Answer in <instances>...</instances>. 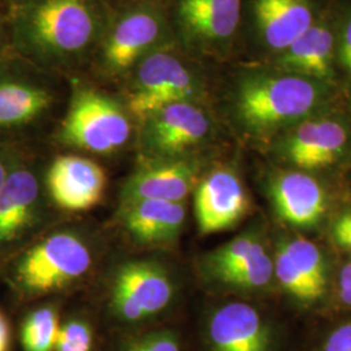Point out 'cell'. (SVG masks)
Returning <instances> with one entry per match:
<instances>
[{
  "instance_id": "cell-1",
  "label": "cell",
  "mask_w": 351,
  "mask_h": 351,
  "mask_svg": "<svg viewBox=\"0 0 351 351\" xmlns=\"http://www.w3.org/2000/svg\"><path fill=\"white\" fill-rule=\"evenodd\" d=\"M93 263V251L85 239L73 232H56L27 250L14 275L26 293L46 295L82 280Z\"/></svg>"
},
{
  "instance_id": "cell-2",
  "label": "cell",
  "mask_w": 351,
  "mask_h": 351,
  "mask_svg": "<svg viewBox=\"0 0 351 351\" xmlns=\"http://www.w3.org/2000/svg\"><path fill=\"white\" fill-rule=\"evenodd\" d=\"M319 95V88L304 77H261L242 85L239 111L249 125L267 129L313 111Z\"/></svg>"
},
{
  "instance_id": "cell-3",
  "label": "cell",
  "mask_w": 351,
  "mask_h": 351,
  "mask_svg": "<svg viewBox=\"0 0 351 351\" xmlns=\"http://www.w3.org/2000/svg\"><path fill=\"white\" fill-rule=\"evenodd\" d=\"M60 137L78 149L111 154L130 137V123L111 98L90 88L77 91L64 119Z\"/></svg>"
},
{
  "instance_id": "cell-4",
  "label": "cell",
  "mask_w": 351,
  "mask_h": 351,
  "mask_svg": "<svg viewBox=\"0 0 351 351\" xmlns=\"http://www.w3.org/2000/svg\"><path fill=\"white\" fill-rule=\"evenodd\" d=\"M175 293V282L163 264L128 261L113 274L110 308L120 322L141 323L167 310Z\"/></svg>"
},
{
  "instance_id": "cell-5",
  "label": "cell",
  "mask_w": 351,
  "mask_h": 351,
  "mask_svg": "<svg viewBox=\"0 0 351 351\" xmlns=\"http://www.w3.org/2000/svg\"><path fill=\"white\" fill-rule=\"evenodd\" d=\"M94 32V13L85 0H42L30 17L36 43L56 55L84 50Z\"/></svg>"
},
{
  "instance_id": "cell-6",
  "label": "cell",
  "mask_w": 351,
  "mask_h": 351,
  "mask_svg": "<svg viewBox=\"0 0 351 351\" xmlns=\"http://www.w3.org/2000/svg\"><path fill=\"white\" fill-rule=\"evenodd\" d=\"M194 84L188 69L168 53L150 55L139 66L129 95V111L146 121L165 106L190 101Z\"/></svg>"
},
{
  "instance_id": "cell-7",
  "label": "cell",
  "mask_w": 351,
  "mask_h": 351,
  "mask_svg": "<svg viewBox=\"0 0 351 351\" xmlns=\"http://www.w3.org/2000/svg\"><path fill=\"white\" fill-rule=\"evenodd\" d=\"M46 182L51 199L59 208L68 213H84L101 201L107 176L94 160L64 155L51 164Z\"/></svg>"
},
{
  "instance_id": "cell-8",
  "label": "cell",
  "mask_w": 351,
  "mask_h": 351,
  "mask_svg": "<svg viewBox=\"0 0 351 351\" xmlns=\"http://www.w3.org/2000/svg\"><path fill=\"white\" fill-rule=\"evenodd\" d=\"M249 208V199L239 176L216 169L197 186L194 210L203 234L219 233L236 226Z\"/></svg>"
},
{
  "instance_id": "cell-9",
  "label": "cell",
  "mask_w": 351,
  "mask_h": 351,
  "mask_svg": "<svg viewBox=\"0 0 351 351\" xmlns=\"http://www.w3.org/2000/svg\"><path fill=\"white\" fill-rule=\"evenodd\" d=\"M195 181V168L184 160H155L129 177L120 194V208L141 201L184 203Z\"/></svg>"
},
{
  "instance_id": "cell-10",
  "label": "cell",
  "mask_w": 351,
  "mask_h": 351,
  "mask_svg": "<svg viewBox=\"0 0 351 351\" xmlns=\"http://www.w3.org/2000/svg\"><path fill=\"white\" fill-rule=\"evenodd\" d=\"M146 145L156 155H175L199 143L210 130L206 113L191 101L165 106L146 121Z\"/></svg>"
},
{
  "instance_id": "cell-11",
  "label": "cell",
  "mask_w": 351,
  "mask_h": 351,
  "mask_svg": "<svg viewBox=\"0 0 351 351\" xmlns=\"http://www.w3.org/2000/svg\"><path fill=\"white\" fill-rule=\"evenodd\" d=\"M213 351H269V335L259 313L232 302L213 313L208 323Z\"/></svg>"
},
{
  "instance_id": "cell-12",
  "label": "cell",
  "mask_w": 351,
  "mask_h": 351,
  "mask_svg": "<svg viewBox=\"0 0 351 351\" xmlns=\"http://www.w3.org/2000/svg\"><path fill=\"white\" fill-rule=\"evenodd\" d=\"M123 226L139 245L162 247L176 242L186 219L184 203L141 201L120 208Z\"/></svg>"
},
{
  "instance_id": "cell-13",
  "label": "cell",
  "mask_w": 351,
  "mask_h": 351,
  "mask_svg": "<svg viewBox=\"0 0 351 351\" xmlns=\"http://www.w3.org/2000/svg\"><path fill=\"white\" fill-rule=\"evenodd\" d=\"M272 198L278 215L293 226H313L326 211L324 190L311 176L301 172L277 176Z\"/></svg>"
},
{
  "instance_id": "cell-14",
  "label": "cell",
  "mask_w": 351,
  "mask_h": 351,
  "mask_svg": "<svg viewBox=\"0 0 351 351\" xmlns=\"http://www.w3.org/2000/svg\"><path fill=\"white\" fill-rule=\"evenodd\" d=\"M346 142L348 132L337 121H307L289 139V159L303 169L323 168L339 158Z\"/></svg>"
},
{
  "instance_id": "cell-15",
  "label": "cell",
  "mask_w": 351,
  "mask_h": 351,
  "mask_svg": "<svg viewBox=\"0 0 351 351\" xmlns=\"http://www.w3.org/2000/svg\"><path fill=\"white\" fill-rule=\"evenodd\" d=\"M254 13L265 43L284 51L314 25L307 0H255Z\"/></svg>"
},
{
  "instance_id": "cell-16",
  "label": "cell",
  "mask_w": 351,
  "mask_h": 351,
  "mask_svg": "<svg viewBox=\"0 0 351 351\" xmlns=\"http://www.w3.org/2000/svg\"><path fill=\"white\" fill-rule=\"evenodd\" d=\"M39 199L37 177L14 169L0 190V246L19 239L33 223Z\"/></svg>"
},
{
  "instance_id": "cell-17",
  "label": "cell",
  "mask_w": 351,
  "mask_h": 351,
  "mask_svg": "<svg viewBox=\"0 0 351 351\" xmlns=\"http://www.w3.org/2000/svg\"><path fill=\"white\" fill-rule=\"evenodd\" d=\"M160 34V23L154 13L137 11L123 17L106 42L104 62L113 71H124L149 50Z\"/></svg>"
},
{
  "instance_id": "cell-18",
  "label": "cell",
  "mask_w": 351,
  "mask_h": 351,
  "mask_svg": "<svg viewBox=\"0 0 351 351\" xmlns=\"http://www.w3.org/2000/svg\"><path fill=\"white\" fill-rule=\"evenodd\" d=\"M178 13L193 34L211 40L226 39L239 26L241 0H180Z\"/></svg>"
},
{
  "instance_id": "cell-19",
  "label": "cell",
  "mask_w": 351,
  "mask_h": 351,
  "mask_svg": "<svg viewBox=\"0 0 351 351\" xmlns=\"http://www.w3.org/2000/svg\"><path fill=\"white\" fill-rule=\"evenodd\" d=\"M335 38L323 25H313L295 39L281 56L285 68L314 78H329L332 75V56Z\"/></svg>"
},
{
  "instance_id": "cell-20",
  "label": "cell",
  "mask_w": 351,
  "mask_h": 351,
  "mask_svg": "<svg viewBox=\"0 0 351 351\" xmlns=\"http://www.w3.org/2000/svg\"><path fill=\"white\" fill-rule=\"evenodd\" d=\"M50 104L51 95L45 88L24 82H0V128L26 124Z\"/></svg>"
},
{
  "instance_id": "cell-21",
  "label": "cell",
  "mask_w": 351,
  "mask_h": 351,
  "mask_svg": "<svg viewBox=\"0 0 351 351\" xmlns=\"http://www.w3.org/2000/svg\"><path fill=\"white\" fill-rule=\"evenodd\" d=\"M60 329L58 310L42 306L26 316L21 326V343L25 351H55Z\"/></svg>"
},
{
  "instance_id": "cell-22",
  "label": "cell",
  "mask_w": 351,
  "mask_h": 351,
  "mask_svg": "<svg viewBox=\"0 0 351 351\" xmlns=\"http://www.w3.org/2000/svg\"><path fill=\"white\" fill-rule=\"evenodd\" d=\"M282 249L320 298L326 291V264L320 250L311 241L302 237L290 241Z\"/></svg>"
},
{
  "instance_id": "cell-23",
  "label": "cell",
  "mask_w": 351,
  "mask_h": 351,
  "mask_svg": "<svg viewBox=\"0 0 351 351\" xmlns=\"http://www.w3.org/2000/svg\"><path fill=\"white\" fill-rule=\"evenodd\" d=\"M262 242L254 234H242L226 245L220 246L219 249L213 251L206 258V268L207 272L216 280H219L223 275L233 271L234 268L245 263L251 255L258 250Z\"/></svg>"
},
{
  "instance_id": "cell-24",
  "label": "cell",
  "mask_w": 351,
  "mask_h": 351,
  "mask_svg": "<svg viewBox=\"0 0 351 351\" xmlns=\"http://www.w3.org/2000/svg\"><path fill=\"white\" fill-rule=\"evenodd\" d=\"M274 274V261L264 246H261L245 263L223 275L217 281L232 288L259 289L269 284Z\"/></svg>"
},
{
  "instance_id": "cell-25",
  "label": "cell",
  "mask_w": 351,
  "mask_h": 351,
  "mask_svg": "<svg viewBox=\"0 0 351 351\" xmlns=\"http://www.w3.org/2000/svg\"><path fill=\"white\" fill-rule=\"evenodd\" d=\"M274 267H275V275L278 278V281L291 295L306 302L315 301L319 298L314 289L311 288V285L306 281V278L302 276L301 272L298 271L295 264L291 262L287 251L282 247L277 252Z\"/></svg>"
},
{
  "instance_id": "cell-26",
  "label": "cell",
  "mask_w": 351,
  "mask_h": 351,
  "mask_svg": "<svg viewBox=\"0 0 351 351\" xmlns=\"http://www.w3.org/2000/svg\"><path fill=\"white\" fill-rule=\"evenodd\" d=\"M93 329L82 319H71L60 324L55 351H91Z\"/></svg>"
},
{
  "instance_id": "cell-27",
  "label": "cell",
  "mask_w": 351,
  "mask_h": 351,
  "mask_svg": "<svg viewBox=\"0 0 351 351\" xmlns=\"http://www.w3.org/2000/svg\"><path fill=\"white\" fill-rule=\"evenodd\" d=\"M124 351H181L180 341L171 330L151 332L143 337L134 339Z\"/></svg>"
},
{
  "instance_id": "cell-28",
  "label": "cell",
  "mask_w": 351,
  "mask_h": 351,
  "mask_svg": "<svg viewBox=\"0 0 351 351\" xmlns=\"http://www.w3.org/2000/svg\"><path fill=\"white\" fill-rule=\"evenodd\" d=\"M323 351H351V323L332 332L326 339Z\"/></svg>"
},
{
  "instance_id": "cell-29",
  "label": "cell",
  "mask_w": 351,
  "mask_h": 351,
  "mask_svg": "<svg viewBox=\"0 0 351 351\" xmlns=\"http://www.w3.org/2000/svg\"><path fill=\"white\" fill-rule=\"evenodd\" d=\"M333 236L341 246L351 250V213H345L337 219L333 228Z\"/></svg>"
},
{
  "instance_id": "cell-30",
  "label": "cell",
  "mask_w": 351,
  "mask_h": 351,
  "mask_svg": "<svg viewBox=\"0 0 351 351\" xmlns=\"http://www.w3.org/2000/svg\"><path fill=\"white\" fill-rule=\"evenodd\" d=\"M341 59L346 71L351 75V20L348 23L343 32L342 45H341Z\"/></svg>"
},
{
  "instance_id": "cell-31",
  "label": "cell",
  "mask_w": 351,
  "mask_h": 351,
  "mask_svg": "<svg viewBox=\"0 0 351 351\" xmlns=\"http://www.w3.org/2000/svg\"><path fill=\"white\" fill-rule=\"evenodd\" d=\"M11 348V328L7 317L0 311V351H10Z\"/></svg>"
},
{
  "instance_id": "cell-32",
  "label": "cell",
  "mask_w": 351,
  "mask_h": 351,
  "mask_svg": "<svg viewBox=\"0 0 351 351\" xmlns=\"http://www.w3.org/2000/svg\"><path fill=\"white\" fill-rule=\"evenodd\" d=\"M339 291H345L351 289V262L346 264L341 272L339 280Z\"/></svg>"
},
{
  "instance_id": "cell-33",
  "label": "cell",
  "mask_w": 351,
  "mask_h": 351,
  "mask_svg": "<svg viewBox=\"0 0 351 351\" xmlns=\"http://www.w3.org/2000/svg\"><path fill=\"white\" fill-rule=\"evenodd\" d=\"M8 171H7V168L4 167V164L0 162V190L3 188V185H4V182H5V180H7V177H8Z\"/></svg>"
},
{
  "instance_id": "cell-34",
  "label": "cell",
  "mask_w": 351,
  "mask_h": 351,
  "mask_svg": "<svg viewBox=\"0 0 351 351\" xmlns=\"http://www.w3.org/2000/svg\"><path fill=\"white\" fill-rule=\"evenodd\" d=\"M339 298L345 304L351 306V289L345 290V291H339Z\"/></svg>"
}]
</instances>
